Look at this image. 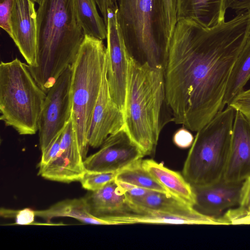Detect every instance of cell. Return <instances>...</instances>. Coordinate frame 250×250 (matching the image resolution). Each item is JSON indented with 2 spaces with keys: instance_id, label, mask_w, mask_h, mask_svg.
<instances>
[{
  "instance_id": "5",
  "label": "cell",
  "mask_w": 250,
  "mask_h": 250,
  "mask_svg": "<svg viewBox=\"0 0 250 250\" xmlns=\"http://www.w3.org/2000/svg\"><path fill=\"white\" fill-rule=\"evenodd\" d=\"M72 118L83 160L88 147V131L106 68L103 41L85 35L71 65Z\"/></svg>"
},
{
  "instance_id": "1",
  "label": "cell",
  "mask_w": 250,
  "mask_h": 250,
  "mask_svg": "<svg viewBox=\"0 0 250 250\" xmlns=\"http://www.w3.org/2000/svg\"><path fill=\"white\" fill-rule=\"evenodd\" d=\"M250 37V10L211 28L177 21L164 65L173 121L197 132L223 110L231 69Z\"/></svg>"
},
{
  "instance_id": "22",
  "label": "cell",
  "mask_w": 250,
  "mask_h": 250,
  "mask_svg": "<svg viewBox=\"0 0 250 250\" xmlns=\"http://www.w3.org/2000/svg\"><path fill=\"white\" fill-rule=\"evenodd\" d=\"M250 79V37L239 54L231 69L223 100L229 105Z\"/></svg>"
},
{
  "instance_id": "27",
  "label": "cell",
  "mask_w": 250,
  "mask_h": 250,
  "mask_svg": "<svg viewBox=\"0 0 250 250\" xmlns=\"http://www.w3.org/2000/svg\"><path fill=\"white\" fill-rule=\"evenodd\" d=\"M228 106L240 112L250 122V89L242 91Z\"/></svg>"
},
{
  "instance_id": "7",
  "label": "cell",
  "mask_w": 250,
  "mask_h": 250,
  "mask_svg": "<svg viewBox=\"0 0 250 250\" xmlns=\"http://www.w3.org/2000/svg\"><path fill=\"white\" fill-rule=\"evenodd\" d=\"M117 17L131 55L141 62L164 68L167 48L157 0H116Z\"/></svg>"
},
{
  "instance_id": "35",
  "label": "cell",
  "mask_w": 250,
  "mask_h": 250,
  "mask_svg": "<svg viewBox=\"0 0 250 250\" xmlns=\"http://www.w3.org/2000/svg\"><path fill=\"white\" fill-rule=\"evenodd\" d=\"M106 24L107 21V11L117 4L116 0H95Z\"/></svg>"
},
{
  "instance_id": "9",
  "label": "cell",
  "mask_w": 250,
  "mask_h": 250,
  "mask_svg": "<svg viewBox=\"0 0 250 250\" xmlns=\"http://www.w3.org/2000/svg\"><path fill=\"white\" fill-rule=\"evenodd\" d=\"M117 12L118 4L107 11L106 77L111 97L123 112L128 62L131 55L118 22Z\"/></svg>"
},
{
  "instance_id": "24",
  "label": "cell",
  "mask_w": 250,
  "mask_h": 250,
  "mask_svg": "<svg viewBox=\"0 0 250 250\" xmlns=\"http://www.w3.org/2000/svg\"><path fill=\"white\" fill-rule=\"evenodd\" d=\"M142 159L119 171L115 180L170 195L144 167Z\"/></svg>"
},
{
  "instance_id": "21",
  "label": "cell",
  "mask_w": 250,
  "mask_h": 250,
  "mask_svg": "<svg viewBox=\"0 0 250 250\" xmlns=\"http://www.w3.org/2000/svg\"><path fill=\"white\" fill-rule=\"evenodd\" d=\"M85 170L84 164H80L59 152L50 163L39 167V174L49 180L69 183L80 181Z\"/></svg>"
},
{
  "instance_id": "6",
  "label": "cell",
  "mask_w": 250,
  "mask_h": 250,
  "mask_svg": "<svg viewBox=\"0 0 250 250\" xmlns=\"http://www.w3.org/2000/svg\"><path fill=\"white\" fill-rule=\"evenodd\" d=\"M46 93L18 58L0 64V119L20 135H34Z\"/></svg>"
},
{
  "instance_id": "16",
  "label": "cell",
  "mask_w": 250,
  "mask_h": 250,
  "mask_svg": "<svg viewBox=\"0 0 250 250\" xmlns=\"http://www.w3.org/2000/svg\"><path fill=\"white\" fill-rule=\"evenodd\" d=\"M84 198L91 213L97 217L116 215L129 210L125 194L115 180Z\"/></svg>"
},
{
  "instance_id": "32",
  "label": "cell",
  "mask_w": 250,
  "mask_h": 250,
  "mask_svg": "<svg viewBox=\"0 0 250 250\" xmlns=\"http://www.w3.org/2000/svg\"><path fill=\"white\" fill-rule=\"evenodd\" d=\"M35 216V210L29 208L16 210L14 217L15 224L20 225H31L34 222Z\"/></svg>"
},
{
  "instance_id": "28",
  "label": "cell",
  "mask_w": 250,
  "mask_h": 250,
  "mask_svg": "<svg viewBox=\"0 0 250 250\" xmlns=\"http://www.w3.org/2000/svg\"><path fill=\"white\" fill-rule=\"evenodd\" d=\"M62 132L54 139L45 150L42 151L39 167L46 165L58 156L60 149Z\"/></svg>"
},
{
  "instance_id": "23",
  "label": "cell",
  "mask_w": 250,
  "mask_h": 250,
  "mask_svg": "<svg viewBox=\"0 0 250 250\" xmlns=\"http://www.w3.org/2000/svg\"><path fill=\"white\" fill-rule=\"evenodd\" d=\"M80 25L85 35L104 40L107 29L104 18L99 15L95 0H75Z\"/></svg>"
},
{
  "instance_id": "30",
  "label": "cell",
  "mask_w": 250,
  "mask_h": 250,
  "mask_svg": "<svg viewBox=\"0 0 250 250\" xmlns=\"http://www.w3.org/2000/svg\"><path fill=\"white\" fill-rule=\"evenodd\" d=\"M115 181L119 187L125 194L128 200H133L142 197L146 195L150 190L143 188L128 183Z\"/></svg>"
},
{
  "instance_id": "15",
  "label": "cell",
  "mask_w": 250,
  "mask_h": 250,
  "mask_svg": "<svg viewBox=\"0 0 250 250\" xmlns=\"http://www.w3.org/2000/svg\"><path fill=\"white\" fill-rule=\"evenodd\" d=\"M127 201L129 211L142 209L166 212L194 219L200 225H221L218 218L204 215L193 207L162 192L150 190L142 197L133 200H127Z\"/></svg>"
},
{
  "instance_id": "13",
  "label": "cell",
  "mask_w": 250,
  "mask_h": 250,
  "mask_svg": "<svg viewBox=\"0 0 250 250\" xmlns=\"http://www.w3.org/2000/svg\"><path fill=\"white\" fill-rule=\"evenodd\" d=\"M250 176V122L236 111L230 149L223 180L229 183L243 182Z\"/></svg>"
},
{
  "instance_id": "34",
  "label": "cell",
  "mask_w": 250,
  "mask_h": 250,
  "mask_svg": "<svg viewBox=\"0 0 250 250\" xmlns=\"http://www.w3.org/2000/svg\"><path fill=\"white\" fill-rule=\"evenodd\" d=\"M225 8L236 11L250 10V0H225Z\"/></svg>"
},
{
  "instance_id": "11",
  "label": "cell",
  "mask_w": 250,
  "mask_h": 250,
  "mask_svg": "<svg viewBox=\"0 0 250 250\" xmlns=\"http://www.w3.org/2000/svg\"><path fill=\"white\" fill-rule=\"evenodd\" d=\"M124 123L123 112L113 101L110 94L106 68L88 128L89 146L100 147L109 135L124 128Z\"/></svg>"
},
{
  "instance_id": "33",
  "label": "cell",
  "mask_w": 250,
  "mask_h": 250,
  "mask_svg": "<svg viewBox=\"0 0 250 250\" xmlns=\"http://www.w3.org/2000/svg\"><path fill=\"white\" fill-rule=\"evenodd\" d=\"M239 206L247 211L245 217L250 214V176L243 182Z\"/></svg>"
},
{
  "instance_id": "10",
  "label": "cell",
  "mask_w": 250,
  "mask_h": 250,
  "mask_svg": "<svg viewBox=\"0 0 250 250\" xmlns=\"http://www.w3.org/2000/svg\"><path fill=\"white\" fill-rule=\"evenodd\" d=\"M100 147L84 160L85 170L119 172L145 156L124 128L109 135Z\"/></svg>"
},
{
  "instance_id": "2",
  "label": "cell",
  "mask_w": 250,
  "mask_h": 250,
  "mask_svg": "<svg viewBox=\"0 0 250 250\" xmlns=\"http://www.w3.org/2000/svg\"><path fill=\"white\" fill-rule=\"evenodd\" d=\"M38 4L36 62L28 68L46 93L75 61L84 35L75 0H40Z\"/></svg>"
},
{
  "instance_id": "8",
  "label": "cell",
  "mask_w": 250,
  "mask_h": 250,
  "mask_svg": "<svg viewBox=\"0 0 250 250\" xmlns=\"http://www.w3.org/2000/svg\"><path fill=\"white\" fill-rule=\"evenodd\" d=\"M72 74L69 65L46 93L38 121L41 151L62 132L72 118Z\"/></svg>"
},
{
  "instance_id": "3",
  "label": "cell",
  "mask_w": 250,
  "mask_h": 250,
  "mask_svg": "<svg viewBox=\"0 0 250 250\" xmlns=\"http://www.w3.org/2000/svg\"><path fill=\"white\" fill-rule=\"evenodd\" d=\"M164 68L130 56L128 67L124 129L145 156L154 155L164 125L166 102Z\"/></svg>"
},
{
  "instance_id": "17",
  "label": "cell",
  "mask_w": 250,
  "mask_h": 250,
  "mask_svg": "<svg viewBox=\"0 0 250 250\" xmlns=\"http://www.w3.org/2000/svg\"><path fill=\"white\" fill-rule=\"evenodd\" d=\"M142 164L171 196L193 207L195 203L193 188L183 175L152 159L142 160Z\"/></svg>"
},
{
  "instance_id": "19",
  "label": "cell",
  "mask_w": 250,
  "mask_h": 250,
  "mask_svg": "<svg viewBox=\"0 0 250 250\" xmlns=\"http://www.w3.org/2000/svg\"><path fill=\"white\" fill-rule=\"evenodd\" d=\"M35 214L48 222L55 217H68L86 224L111 225L108 221L91 213L84 197L61 201L45 209L35 210Z\"/></svg>"
},
{
  "instance_id": "18",
  "label": "cell",
  "mask_w": 250,
  "mask_h": 250,
  "mask_svg": "<svg viewBox=\"0 0 250 250\" xmlns=\"http://www.w3.org/2000/svg\"><path fill=\"white\" fill-rule=\"evenodd\" d=\"M224 3L225 0H177V21L192 18L205 27H214L225 21Z\"/></svg>"
},
{
  "instance_id": "36",
  "label": "cell",
  "mask_w": 250,
  "mask_h": 250,
  "mask_svg": "<svg viewBox=\"0 0 250 250\" xmlns=\"http://www.w3.org/2000/svg\"><path fill=\"white\" fill-rule=\"evenodd\" d=\"M249 221L250 223V214H249Z\"/></svg>"
},
{
  "instance_id": "25",
  "label": "cell",
  "mask_w": 250,
  "mask_h": 250,
  "mask_svg": "<svg viewBox=\"0 0 250 250\" xmlns=\"http://www.w3.org/2000/svg\"><path fill=\"white\" fill-rule=\"evenodd\" d=\"M157 3L161 25L168 45L177 21V0H157Z\"/></svg>"
},
{
  "instance_id": "29",
  "label": "cell",
  "mask_w": 250,
  "mask_h": 250,
  "mask_svg": "<svg viewBox=\"0 0 250 250\" xmlns=\"http://www.w3.org/2000/svg\"><path fill=\"white\" fill-rule=\"evenodd\" d=\"M14 0H0V26L11 38L10 15Z\"/></svg>"
},
{
  "instance_id": "4",
  "label": "cell",
  "mask_w": 250,
  "mask_h": 250,
  "mask_svg": "<svg viewBox=\"0 0 250 250\" xmlns=\"http://www.w3.org/2000/svg\"><path fill=\"white\" fill-rule=\"evenodd\" d=\"M235 112L228 106L197 132L182 170L192 187L208 186L223 180Z\"/></svg>"
},
{
  "instance_id": "14",
  "label": "cell",
  "mask_w": 250,
  "mask_h": 250,
  "mask_svg": "<svg viewBox=\"0 0 250 250\" xmlns=\"http://www.w3.org/2000/svg\"><path fill=\"white\" fill-rule=\"evenodd\" d=\"M243 182L229 183L223 180L208 186L193 187L194 208L204 215L215 217L227 208L239 204Z\"/></svg>"
},
{
  "instance_id": "20",
  "label": "cell",
  "mask_w": 250,
  "mask_h": 250,
  "mask_svg": "<svg viewBox=\"0 0 250 250\" xmlns=\"http://www.w3.org/2000/svg\"><path fill=\"white\" fill-rule=\"evenodd\" d=\"M111 225L135 224L200 225L197 220L166 212L134 209L120 214L104 217Z\"/></svg>"
},
{
  "instance_id": "12",
  "label": "cell",
  "mask_w": 250,
  "mask_h": 250,
  "mask_svg": "<svg viewBox=\"0 0 250 250\" xmlns=\"http://www.w3.org/2000/svg\"><path fill=\"white\" fill-rule=\"evenodd\" d=\"M11 38L29 66H34L37 50V11L32 0H14L10 15Z\"/></svg>"
},
{
  "instance_id": "31",
  "label": "cell",
  "mask_w": 250,
  "mask_h": 250,
  "mask_svg": "<svg viewBox=\"0 0 250 250\" xmlns=\"http://www.w3.org/2000/svg\"><path fill=\"white\" fill-rule=\"evenodd\" d=\"M194 138L189 129L183 127L178 129L173 136V143L181 148H187L191 146Z\"/></svg>"
},
{
  "instance_id": "26",
  "label": "cell",
  "mask_w": 250,
  "mask_h": 250,
  "mask_svg": "<svg viewBox=\"0 0 250 250\" xmlns=\"http://www.w3.org/2000/svg\"><path fill=\"white\" fill-rule=\"evenodd\" d=\"M119 172H98L85 170L80 182L82 187L91 192L97 191L114 181Z\"/></svg>"
}]
</instances>
